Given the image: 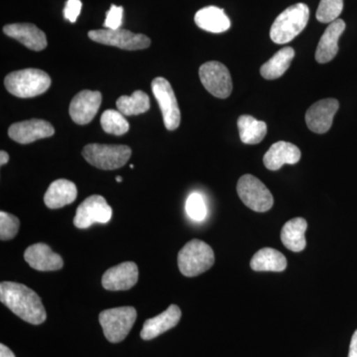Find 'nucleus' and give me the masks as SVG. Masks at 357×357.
Here are the masks:
<instances>
[{
    "label": "nucleus",
    "instance_id": "1",
    "mask_svg": "<svg viewBox=\"0 0 357 357\" xmlns=\"http://www.w3.org/2000/svg\"><path fill=\"white\" fill-rule=\"evenodd\" d=\"M0 301L13 314L31 325H41L47 319L41 298L32 289L15 282L0 284Z\"/></svg>",
    "mask_w": 357,
    "mask_h": 357
},
{
    "label": "nucleus",
    "instance_id": "2",
    "mask_svg": "<svg viewBox=\"0 0 357 357\" xmlns=\"http://www.w3.org/2000/svg\"><path fill=\"white\" fill-rule=\"evenodd\" d=\"M309 17V7L306 4L288 7L275 20L270 30V38L276 44L289 43L306 28Z\"/></svg>",
    "mask_w": 357,
    "mask_h": 357
},
{
    "label": "nucleus",
    "instance_id": "3",
    "mask_svg": "<svg viewBox=\"0 0 357 357\" xmlns=\"http://www.w3.org/2000/svg\"><path fill=\"white\" fill-rule=\"evenodd\" d=\"M51 77L44 70L24 69L7 75L4 79L6 88L11 95L21 98H34L48 91Z\"/></svg>",
    "mask_w": 357,
    "mask_h": 357
},
{
    "label": "nucleus",
    "instance_id": "4",
    "mask_svg": "<svg viewBox=\"0 0 357 357\" xmlns=\"http://www.w3.org/2000/svg\"><path fill=\"white\" fill-rule=\"evenodd\" d=\"M215 264V253L211 246L199 239H192L178 251V266L185 277L204 273Z\"/></svg>",
    "mask_w": 357,
    "mask_h": 357
},
{
    "label": "nucleus",
    "instance_id": "5",
    "mask_svg": "<svg viewBox=\"0 0 357 357\" xmlns=\"http://www.w3.org/2000/svg\"><path fill=\"white\" fill-rule=\"evenodd\" d=\"M130 147L126 145H86L83 150L84 158L88 163L100 170H116L128 163L130 159Z\"/></svg>",
    "mask_w": 357,
    "mask_h": 357
},
{
    "label": "nucleus",
    "instance_id": "6",
    "mask_svg": "<svg viewBox=\"0 0 357 357\" xmlns=\"http://www.w3.org/2000/svg\"><path fill=\"white\" fill-rule=\"evenodd\" d=\"M136 318L137 312L133 307L105 310L98 317L105 338L112 344H119L128 337Z\"/></svg>",
    "mask_w": 357,
    "mask_h": 357
},
{
    "label": "nucleus",
    "instance_id": "7",
    "mask_svg": "<svg viewBox=\"0 0 357 357\" xmlns=\"http://www.w3.org/2000/svg\"><path fill=\"white\" fill-rule=\"evenodd\" d=\"M236 190L239 198L250 210L265 213L273 206V196L266 185L250 174L239 178Z\"/></svg>",
    "mask_w": 357,
    "mask_h": 357
},
{
    "label": "nucleus",
    "instance_id": "8",
    "mask_svg": "<svg viewBox=\"0 0 357 357\" xmlns=\"http://www.w3.org/2000/svg\"><path fill=\"white\" fill-rule=\"evenodd\" d=\"M89 37L96 43L128 51L144 50L151 44L150 39L145 35L135 34L126 29L91 30L89 32Z\"/></svg>",
    "mask_w": 357,
    "mask_h": 357
},
{
    "label": "nucleus",
    "instance_id": "9",
    "mask_svg": "<svg viewBox=\"0 0 357 357\" xmlns=\"http://www.w3.org/2000/svg\"><path fill=\"white\" fill-rule=\"evenodd\" d=\"M152 91L163 115L164 124L168 130L177 129L181 123V112L172 86L165 77H156L152 81Z\"/></svg>",
    "mask_w": 357,
    "mask_h": 357
},
{
    "label": "nucleus",
    "instance_id": "10",
    "mask_svg": "<svg viewBox=\"0 0 357 357\" xmlns=\"http://www.w3.org/2000/svg\"><path fill=\"white\" fill-rule=\"evenodd\" d=\"M204 89L215 98H229L232 91L231 76L229 69L217 61L204 63L199 70Z\"/></svg>",
    "mask_w": 357,
    "mask_h": 357
},
{
    "label": "nucleus",
    "instance_id": "11",
    "mask_svg": "<svg viewBox=\"0 0 357 357\" xmlns=\"http://www.w3.org/2000/svg\"><path fill=\"white\" fill-rule=\"evenodd\" d=\"M112 210L102 196L93 195L77 206L74 225L79 229H89L95 223H107L112 218Z\"/></svg>",
    "mask_w": 357,
    "mask_h": 357
},
{
    "label": "nucleus",
    "instance_id": "12",
    "mask_svg": "<svg viewBox=\"0 0 357 357\" xmlns=\"http://www.w3.org/2000/svg\"><path fill=\"white\" fill-rule=\"evenodd\" d=\"M102 105V93L95 91H82L74 96L70 105V115L79 126H86L95 119Z\"/></svg>",
    "mask_w": 357,
    "mask_h": 357
},
{
    "label": "nucleus",
    "instance_id": "13",
    "mask_svg": "<svg viewBox=\"0 0 357 357\" xmlns=\"http://www.w3.org/2000/svg\"><path fill=\"white\" fill-rule=\"evenodd\" d=\"M54 133L55 129L50 122L37 119L17 122L8 129L9 137L20 144H30L35 141L51 137Z\"/></svg>",
    "mask_w": 357,
    "mask_h": 357
},
{
    "label": "nucleus",
    "instance_id": "14",
    "mask_svg": "<svg viewBox=\"0 0 357 357\" xmlns=\"http://www.w3.org/2000/svg\"><path fill=\"white\" fill-rule=\"evenodd\" d=\"M340 107L335 98L319 100L307 110L306 123L312 132L324 134L332 128L333 117Z\"/></svg>",
    "mask_w": 357,
    "mask_h": 357
},
{
    "label": "nucleus",
    "instance_id": "15",
    "mask_svg": "<svg viewBox=\"0 0 357 357\" xmlns=\"http://www.w3.org/2000/svg\"><path fill=\"white\" fill-rule=\"evenodd\" d=\"M139 277V270L134 262H123L109 268L103 274L102 287L109 291H126L134 287Z\"/></svg>",
    "mask_w": 357,
    "mask_h": 357
},
{
    "label": "nucleus",
    "instance_id": "16",
    "mask_svg": "<svg viewBox=\"0 0 357 357\" xmlns=\"http://www.w3.org/2000/svg\"><path fill=\"white\" fill-rule=\"evenodd\" d=\"M24 258L30 267L37 271H57L64 266L63 258L45 243L29 246L25 250Z\"/></svg>",
    "mask_w": 357,
    "mask_h": 357
},
{
    "label": "nucleus",
    "instance_id": "17",
    "mask_svg": "<svg viewBox=\"0 0 357 357\" xmlns=\"http://www.w3.org/2000/svg\"><path fill=\"white\" fill-rule=\"evenodd\" d=\"M3 32L10 38L17 40L30 50H44L48 44L45 33L31 23H14L6 25L3 27Z\"/></svg>",
    "mask_w": 357,
    "mask_h": 357
},
{
    "label": "nucleus",
    "instance_id": "18",
    "mask_svg": "<svg viewBox=\"0 0 357 357\" xmlns=\"http://www.w3.org/2000/svg\"><path fill=\"white\" fill-rule=\"evenodd\" d=\"M181 317H182V312H181L180 307L177 305H171L162 314L145 321L142 331H141V338L144 340H150L159 337L167 331L175 328L180 321Z\"/></svg>",
    "mask_w": 357,
    "mask_h": 357
},
{
    "label": "nucleus",
    "instance_id": "19",
    "mask_svg": "<svg viewBox=\"0 0 357 357\" xmlns=\"http://www.w3.org/2000/svg\"><path fill=\"white\" fill-rule=\"evenodd\" d=\"M301 159L299 148L290 142L279 141L274 143L264 155L263 162L268 170L277 171L285 164L295 165Z\"/></svg>",
    "mask_w": 357,
    "mask_h": 357
},
{
    "label": "nucleus",
    "instance_id": "20",
    "mask_svg": "<svg viewBox=\"0 0 357 357\" xmlns=\"http://www.w3.org/2000/svg\"><path fill=\"white\" fill-rule=\"evenodd\" d=\"M345 30V23L342 20L333 21L326 28L319 40L316 51V60L319 64L331 62L337 56L338 40Z\"/></svg>",
    "mask_w": 357,
    "mask_h": 357
},
{
    "label": "nucleus",
    "instance_id": "21",
    "mask_svg": "<svg viewBox=\"0 0 357 357\" xmlns=\"http://www.w3.org/2000/svg\"><path fill=\"white\" fill-rule=\"evenodd\" d=\"M77 196V185L66 178L54 181L44 196V203L52 210L74 203Z\"/></svg>",
    "mask_w": 357,
    "mask_h": 357
},
{
    "label": "nucleus",
    "instance_id": "22",
    "mask_svg": "<svg viewBox=\"0 0 357 357\" xmlns=\"http://www.w3.org/2000/svg\"><path fill=\"white\" fill-rule=\"evenodd\" d=\"M195 22L204 31L222 33L230 28V20L223 9L208 6L199 10L195 15Z\"/></svg>",
    "mask_w": 357,
    "mask_h": 357
},
{
    "label": "nucleus",
    "instance_id": "23",
    "mask_svg": "<svg viewBox=\"0 0 357 357\" xmlns=\"http://www.w3.org/2000/svg\"><path fill=\"white\" fill-rule=\"evenodd\" d=\"M307 222L305 218H296L285 223L281 231V241L286 248L293 252H301L306 248L307 241L305 234Z\"/></svg>",
    "mask_w": 357,
    "mask_h": 357
},
{
    "label": "nucleus",
    "instance_id": "24",
    "mask_svg": "<svg viewBox=\"0 0 357 357\" xmlns=\"http://www.w3.org/2000/svg\"><path fill=\"white\" fill-rule=\"evenodd\" d=\"M287 264L280 251L270 248L260 249L250 261L251 269L256 272H283Z\"/></svg>",
    "mask_w": 357,
    "mask_h": 357
},
{
    "label": "nucleus",
    "instance_id": "25",
    "mask_svg": "<svg viewBox=\"0 0 357 357\" xmlns=\"http://www.w3.org/2000/svg\"><path fill=\"white\" fill-rule=\"evenodd\" d=\"M295 57V51L291 47H285L267 61L260 68V74L266 79H276L283 76Z\"/></svg>",
    "mask_w": 357,
    "mask_h": 357
},
{
    "label": "nucleus",
    "instance_id": "26",
    "mask_svg": "<svg viewBox=\"0 0 357 357\" xmlns=\"http://www.w3.org/2000/svg\"><path fill=\"white\" fill-rule=\"evenodd\" d=\"M241 140L244 144H258L267 134V124L251 115H241L237 121Z\"/></svg>",
    "mask_w": 357,
    "mask_h": 357
},
{
    "label": "nucleus",
    "instance_id": "27",
    "mask_svg": "<svg viewBox=\"0 0 357 357\" xmlns=\"http://www.w3.org/2000/svg\"><path fill=\"white\" fill-rule=\"evenodd\" d=\"M116 107L126 116L145 114L150 109L149 96L144 91H136L130 96H121L117 100Z\"/></svg>",
    "mask_w": 357,
    "mask_h": 357
},
{
    "label": "nucleus",
    "instance_id": "28",
    "mask_svg": "<svg viewBox=\"0 0 357 357\" xmlns=\"http://www.w3.org/2000/svg\"><path fill=\"white\" fill-rule=\"evenodd\" d=\"M124 116L126 115L122 114L119 110H105L100 117V124L105 132L117 136L128 133L129 123Z\"/></svg>",
    "mask_w": 357,
    "mask_h": 357
},
{
    "label": "nucleus",
    "instance_id": "29",
    "mask_svg": "<svg viewBox=\"0 0 357 357\" xmlns=\"http://www.w3.org/2000/svg\"><path fill=\"white\" fill-rule=\"evenodd\" d=\"M344 9V0H321L318 10H317V20L321 23H332L338 20V16Z\"/></svg>",
    "mask_w": 357,
    "mask_h": 357
},
{
    "label": "nucleus",
    "instance_id": "30",
    "mask_svg": "<svg viewBox=\"0 0 357 357\" xmlns=\"http://www.w3.org/2000/svg\"><path fill=\"white\" fill-rule=\"evenodd\" d=\"M20 222L18 218L6 211H0V239L10 241L17 236Z\"/></svg>",
    "mask_w": 357,
    "mask_h": 357
},
{
    "label": "nucleus",
    "instance_id": "31",
    "mask_svg": "<svg viewBox=\"0 0 357 357\" xmlns=\"http://www.w3.org/2000/svg\"><path fill=\"white\" fill-rule=\"evenodd\" d=\"M185 211L192 220L203 222L206 217V206L203 196L199 192H192L185 202Z\"/></svg>",
    "mask_w": 357,
    "mask_h": 357
},
{
    "label": "nucleus",
    "instance_id": "32",
    "mask_svg": "<svg viewBox=\"0 0 357 357\" xmlns=\"http://www.w3.org/2000/svg\"><path fill=\"white\" fill-rule=\"evenodd\" d=\"M122 18H123V7L116 6L112 4L109 10L107 13V18H105L103 26H105L107 29H121Z\"/></svg>",
    "mask_w": 357,
    "mask_h": 357
},
{
    "label": "nucleus",
    "instance_id": "33",
    "mask_svg": "<svg viewBox=\"0 0 357 357\" xmlns=\"http://www.w3.org/2000/svg\"><path fill=\"white\" fill-rule=\"evenodd\" d=\"M82 6L83 4H82L81 0H68L64 8L66 20L72 23L76 22L79 13H81Z\"/></svg>",
    "mask_w": 357,
    "mask_h": 357
},
{
    "label": "nucleus",
    "instance_id": "34",
    "mask_svg": "<svg viewBox=\"0 0 357 357\" xmlns=\"http://www.w3.org/2000/svg\"><path fill=\"white\" fill-rule=\"evenodd\" d=\"M349 357H357V330L351 337V345H349Z\"/></svg>",
    "mask_w": 357,
    "mask_h": 357
},
{
    "label": "nucleus",
    "instance_id": "35",
    "mask_svg": "<svg viewBox=\"0 0 357 357\" xmlns=\"http://www.w3.org/2000/svg\"><path fill=\"white\" fill-rule=\"evenodd\" d=\"M0 357H15V356L6 345L1 344H0Z\"/></svg>",
    "mask_w": 357,
    "mask_h": 357
},
{
    "label": "nucleus",
    "instance_id": "36",
    "mask_svg": "<svg viewBox=\"0 0 357 357\" xmlns=\"http://www.w3.org/2000/svg\"><path fill=\"white\" fill-rule=\"evenodd\" d=\"M9 161V155L7 153V152L3 151L2 150L1 152H0V165L3 166L6 165V164L8 163Z\"/></svg>",
    "mask_w": 357,
    "mask_h": 357
},
{
    "label": "nucleus",
    "instance_id": "37",
    "mask_svg": "<svg viewBox=\"0 0 357 357\" xmlns=\"http://www.w3.org/2000/svg\"><path fill=\"white\" fill-rule=\"evenodd\" d=\"M116 181H117V182H119V183H121V182H122V178H121V177H119V176H117V177H116Z\"/></svg>",
    "mask_w": 357,
    "mask_h": 357
},
{
    "label": "nucleus",
    "instance_id": "38",
    "mask_svg": "<svg viewBox=\"0 0 357 357\" xmlns=\"http://www.w3.org/2000/svg\"><path fill=\"white\" fill-rule=\"evenodd\" d=\"M130 169H134V165H130Z\"/></svg>",
    "mask_w": 357,
    "mask_h": 357
}]
</instances>
